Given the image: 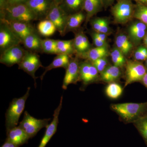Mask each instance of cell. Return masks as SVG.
<instances>
[{
    "label": "cell",
    "mask_w": 147,
    "mask_h": 147,
    "mask_svg": "<svg viewBox=\"0 0 147 147\" xmlns=\"http://www.w3.org/2000/svg\"><path fill=\"white\" fill-rule=\"evenodd\" d=\"M68 16L60 6L54 2L46 19L51 21L61 36H64L66 34Z\"/></svg>",
    "instance_id": "ba28073f"
},
{
    "label": "cell",
    "mask_w": 147,
    "mask_h": 147,
    "mask_svg": "<svg viewBox=\"0 0 147 147\" xmlns=\"http://www.w3.org/2000/svg\"><path fill=\"white\" fill-rule=\"evenodd\" d=\"M1 147H18L16 145L13 144L12 142L6 139L5 142Z\"/></svg>",
    "instance_id": "60d3db41"
},
{
    "label": "cell",
    "mask_w": 147,
    "mask_h": 147,
    "mask_svg": "<svg viewBox=\"0 0 147 147\" xmlns=\"http://www.w3.org/2000/svg\"><path fill=\"white\" fill-rule=\"evenodd\" d=\"M142 81L144 85L147 88V72L145 74L144 77H143Z\"/></svg>",
    "instance_id": "b9f144b4"
},
{
    "label": "cell",
    "mask_w": 147,
    "mask_h": 147,
    "mask_svg": "<svg viewBox=\"0 0 147 147\" xmlns=\"http://www.w3.org/2000/svg\"><path fill=\"white\" fill-rule=\"evenodd\" d=\"M90 34L95 47H107V42H104L99 39L94 34L93 32L90 33Z\"/></svg>",
    "instance_id": "8d00e7d4"
},
{
    "label": "cell",
    "mask_w": 147,
    "mask_h": 147,
    "mask_svg": "<svg viewBox=\"0 0 147 147\" xmlns=\"http://www.w3.org/2000/svg\"><path fill=\"white\" fill-rule=\"evenodd\" d=\"M6 140L12 142L18 147L27 144L30 137L25 131L18 125L6 131Z\"/></svg>",
    "instance_id": "ac0fdd59"
},
{
    "label": "cell",
    "mask_w": 147,
    "mask_h": 147,
    "mask_svg": "<svg viewBox=\"0 0 147 147\" xmlns=\"http://www.w3.org/2000/svg\"><path fill=\"white\" fill-rule=\"evenodd\" d=\"M134 18L147 26V5L137 3L135 6Z\"/></svg>",
    "instance_id": "1f68e13d"
},
{
    "label": "cell",
    "mask_w": 147,
    "mask_h": 147,
    "mask_svg": "<svg viewBox=\"0 0 147 147\" xmlns=\"http://www.w3.org/2000/svg\"><path fill=\"white\" fill-rule=\"evenodd\" d=\"M84 0H62L60 7L68 15L83 10Z\"/></svg>",
    "instance_id": "cb8c5ba5"
},
{
    "label": "cell",
    "mask_w": 147,
    "mask_h": 147,
    "mask_svg": "<svg viewBox=\"0 0 147 147\" xmlns=\"http://www.w3.org/2000/svg\"><path fill=\"white\" fill-rule=\"evenodd\" d=\"M144 43L145 45H146V46L147 47V33L146 34V36H145L144 38Z\"/></svg>",
    "instance_id": "ee69618b"
},
{
    "label": "cell",
    "mask_w": 147,
    "mask_h": 147,
    "mask_svg": "<svg viewBox=\"0 0 147 147\" xmlns=\"http://www.w3.org/2000/svg\"><path fill=\"white\" fill-rule=\"evenodd\" d=\"M103 7L102 0H84L83 10L85 11L86 16V24H87L93 16L101 11Z\"/></svg>",
    "instance_id": "d6986e66"
},
{
    "label": "cell",
    "mask_w": 147,
    "mask_h": 147,
    "mask_svg": "<svg viewBox=\"0 0 147 147\" xmlns=\"http://www.w3.org/2000/svg\"><path fill=\"white\" fill-rule=\"evenodd\" d=\"M147 72L146 69L141 63L128 61L126 63L125 87L134 82L142 81Z\"/></svg>",
    "instance_id": "30bf717a"
},
{
    "label": "cell",
    "mask_w": 147,
    "mask_h": 147,
    "mask_svg": "<svg viewBox=\"0 0 147 147\" xmlns=\"http://www.w3.org/2000/svg\"><path fill=\"white\" fill-rule=\"evenodd\" d=\"M110 55L114 65L119 68L123 67L126 63L125 56L117 47L113 49Z\"/></svg>",
    "instance_id": "836d02e7"
},
{
    "label": "cell",
    "mask_w": 147,
    "mask_h": 147,
    "mask_svg": "<svg viewBox=\"0 0 147 147\" xmlns=\"http://www.w3.org/2000/svg\"><path fill=\"white\" fill-rule=\"evenodd\" d=\"M18 65L19 69H22L33 79L34 86L36 88V79L38 77L36 76V72L40 67H44L38 53L27 50L26 55Z\"/></svg>",
    "instance_id": "52a82bcc"
},
{
    "label": "cell",
    "mask_w": 147,
    "mask_h": 147,
    "mask_svg": "<svg viewBox=\"0 0 147 147\" xmlns=\"http://www.w3.org/2000/svg\"><path fill=\"white\" fill-rule=\"evenodd\" d=\"M115 43L116 47L123 54L127 56L131 52L133 44L126 35L121 34L116 38Z\"/></svg>",
    "instance_id": "d4e9b609"
},
{
    "label": "cell",
    "mask_w": 147,
    "mask_h": 147,
    "mask_svg": "<svg viewBox=\"0 0 147 147\" xmlns=\"http://www.w3.org/2000/svg\"><path fill=\"white\" fill-rule=\"evenodd\" d=\"M134 123L147 146V115L142 116Z\"/></svg>",
    "instance_id": "d6a6232c"
},
{
    "label": "cell",
    "mask_w": 147,
    "mask_h": 147,
    "mask_svg": "<svg viewBox=\"0 0 147 147\" xmlns=\"http://www.w3.org/2000/svg\"><path fill=\"white\" fill-rule=\"evenodd\" d=\"M57 40L46 38L41 40L42 53L51 55H57Z\"/></svg>",
    "instance_id": "4dcf8cb0"
},
{
    "label": "cell",
    "mask_w": 147,
    "mask_h": 147,
    "mask_svg": "<svg viewBox=\"0 0 147 147\" xmlns=\"http://www.w3.org/2000/svg\"><path fill=\"white\" fill-rule=\"evenodd\" d=\"M53 1H54V2H55V4L58 5H59L61 3L62 0H53Z\"/></svg>",
    "instance_id": "f6af8a7d"
},
{
    "label": "cell",
    "mask_w": 147,
    "mask_h": 147,
    "mask_svg": "<svg viewBox=\"0 0 147 147\" xmlns=\"http://www.w3.org/2000/svg\"><path fill=\"white\" fill-rule=\"evenodd\" d=\"M128 37L133 45H139L147 33V26L140 21H135L128 27Z\"/></svg>",
    "instance_id": "9a60e30c"
},
{
    "label": "cell",
    "mask_w": 147,
    "mask_h": 147,
    "mask_svg": "<svg viewBox=\"0 0 147 147\" xmlns=\"http://www.w3.org/2000/svg\"><path fill=\"white\" fill-rule=\"evenodd\" d=\"M37 30L40 35L45 37L51 36L57 31L54 24L47 19L40 21L37 26Z\"/></svg>",
    "instance_id": "83f0119b"
},
{
    "label": "cell",
    "mask_w": 147,
    "mask_h": 147,
    "mask_svg": "<svg viewBox=\"0 0 147 147\" xmlns=\"http://www.w3.org/2000/svg\"><path fill=\"white\" fill-rule=\"evenodd\" d=\"M27 51L21 44L10 47L1 54L0 63L9 67L14 65H18L23 60Z\"/></svg>",
    "instance_id": "9c48e42d"
},
{
    "label": "cell",
    "mask_w": 147,
    "mask_h": 147,
    "mask_svg": "<svg viewBox=\"0 0 147 147\" xmlns=\"http://www.w3.org/2000/svg\"><path fill=\"white\" fill-rule=\"evenodd\" d=\"M30 88L29 87L26 94L22 97L14 98L9 104L5 114V125L6 131L17 126L19 119L24 112L27 99L30 95Z\"/></svg>",
    "instance_id": "3957f363"
},
{
    "label": "cell",
    "mask_w": 147,
    "mask_h": 147,
    "mask_svg": "<svg viewBox=\"0 0 147 147\" xmlns=\"http://www.w3.org/2000/svg\"><path fill=\"white\" fill-rule=\"evenodd\" d=\"M1 20H3L8 24L22 41L29 35L38 32L37 29L32 26L31 22L7 21L3 19Z\"/></svg>",
    "instance_id": "e0dca14e"
},
{
    "label": "cell",
    "mask_w": 147,
    "mask_h": 147,
    "mask_svg": "<svg viewBox=\"0 0 147 147\" xmlns=\"http://www.w3.org/2000/svg\"><path fill=\"white\" fill-rule=\"evenodd\" d=\"M91 62L100 73L104 71L108 66V61L107 58H101Z\"/></svg>",
    "instance_id": "e575fe53"
},
{
    "label": "cell",
    "mask_w": 147,
    "mask_h": 147,
    "mask_svg": "<svg viewBox=\"0 0 147 147\" xmlns=\"http://www.w3.org/2000/svg\"><path fill=\"white\" fill-rule=\"evenodd\" d=\"M123 89L119 84L115 82L109 83L105 88V92L109 98L116 99L122 94Z\"/></svg>",
    "instance_id": "f546056e"
},
{
    "label": "cell",
    "mask_w": 147,
    "mask_h": 147,
    "mask_svg": "<svg viewBox=\"0 0 147 147\" xmlns=\"http://www.w3.org/2000/svg\"><path fill=\"white\" fill-rule=\"evenodd\" d=\"M131 1H134L137 3L147 5V0H131Z\"/></svg>",
    "instance_id": "7bdbcfd3"
},
{
    "label": "cell",
    "mask_w": 147,
    "mask_h": 147,
    "mask_svg": "<svg viewBox=\"0 0 147 147\" xmlns=\"http://www.w3.org/2000/svg\"><path fill=\"white\" fill-rule=\"evenodd\" d=\"M108 55L109 51L107 47H95L91 48L79 58L92 62L101 58H107Z\"/></svg>",
    "instance_id": "603a6c76"
},
{
    "label": "cell",
    "mask_w": 147,
    "mask_h": 147,
    "mask_svg": "<svg viewBox=\"0 0 147 147\" xmlns=\"http://www.w3.org/2000/svg\"><path fill=\"white\" fill-rule=\"evenodd\" d=\"M111 8V12L116 23L125 24L134 18L135 5L131 0H117Z\"/></svg>",
    "instance_id": "277c9868"
},
{
    "label": "cell",
    "mask_w": 147,
    "mask_h": 147,
    "mask_svg": "<svg viewBox=\"0 0 147 147\" xmlns=\"http://www.w3.org/2000/svg\"><path fill=\"white\" fill-rule=\"evenodd\" d=\"M57 46L59 54H65L71 57L74 55H76L74 45L73 39L69 40H57Z\"/></svg>",
    "instance_id": "f1b7e54d"
},
{
    "label": "cell",
    "mask_w": 147,
    "mask_h": 147,
    "mask_svg": "<svg viewBox=\"0 0 147 147\" xmlns=\"http://www.w3.org/2000/svg\"><path fill=\"white\" fill-rule=\"evenodd\" d=\"M115 1L116 0H102L104 8H108V7L112 5Z\"/></svg>",
    "instance_id": "ab89813d"
},
{
    "label": "cell",
    "mask_w": 147,
    "mask_h": 147,
    "mask_svg": "<svg viewBox=\"0 0 147 147\" xmlns=\"http://www.w3.org/2000/svg\"><path fill=\"white\" fill-rule=\"evenodd\" d=\"M110 108L123 120L126 122L134 123L142 116L147 108V103H117L112 104Z\"/></svg>",
    "instance_id": "6da1fadb"
},
{
    "label": "cell",
    "mask_w": 147,
    "mask_h": 147,
    "mask_svg": "<svg viewBox=\"0 0 147 147\" xmlns=\"http://www.w3.org/2000/svg\"><path fill=\"white\" fill-rule=\"evenodd\" d=\"M63 99V96H62L59 106L54 111L53 121L45 127L46 130L45 134L38 147H45L50 139L57 132L59 122V115L62 107Z\"/></svg>",
    "instance_id": "5bb4252c"
},
{
    "label": "cell",
    "mask_w": 147,
    "mask_h": 147,
    "mask_svg": "<svg viewBox=\"0 0 147 147\" xmlns=\"http://www.w3.org/2000/svg\"><path fill=\"white\" fill-rule=\"evenodd\" d=\"M53 0H28L26 4L34 14L36 20L46 19L52 7Z\"/></svg>",
    "instance_id": "8fae6325"
},
{
    "label": "cell",
    "mask_w": 147,
    "mask_h": 147,
    "mask_svg": "<svg viewBox=\"0 0 147 147\" xmlns=\"http://www.w3.org/2000/svg\"><path fill=\"white\" fill-rule=\"evenodd\" d=\"M90 24L94 31L106 35L110 33L109 21L106 18L97 17L90 20Z\"/></svg>",
    "instance_id": "484cf974"
},
{
    "label": "cell",
    "mask_w": 147,
    "mask_h": 147,
    "mask_svg": "<svg viewBox=\"0 0 147 147\" xmlns=\"http://www.w3.org/2000/svg\"><path fill=\"white\" fill-rule=\"evenodd\" d=\"M22 40L3 20L0 19V53L10 47L20 45Z\"/></svg>",
    "instance_id": "8992f818"
},
{
    "label": "cell",
    "mask_w": 147,
    "mask_h": 147,
    "mask_svg": "<svg viewBox=\"0 0 147 147\" xmlns=\"http://www.w3.org/2000/svg\"><path fill=\"white\" fill-rule=\"evenodd\" d=\"M39 33L37 32L29 35L22 41L24 48L28 51L36 53H42L41 40Z\"/></svg>",
    "instance_id": "ffe728a7"
},
{
    "label": "cell",
    "mask_w": 147,
    "mask_h": 147,
    "mask_svg": "<svg viewBox=\"0 0 147 147\" xmlns=\"http://www.w3.org/2000/svg\"><path fill=\"white\" fill-rule=\"evenodd\" d=\"M80 79L84 86H87L97 80L98 72L96 68L90 61L86 60L79 63Z\"/></svg>",
    "instance_id": "4fadbf2b"
},
{
    "label": "cell",
    "mask_w": 147,
    "mask_h": 147,
    "mask_svg": "<svg viewBox=\"0 0 147 147\" xmlns=\"http://www.w3.org/2000/svg\"><path fill=\"white\" fill-rule=\"evenodd\" d=\"M86 13L84 10L68 15L66 34L69 32H74L80 29L82 23L86 21Z\"/></svg>",
    "instance_id": "44dd1931"
},
{
    "label": "cell",
    "mask_w": 147,
    "mask_h": 147,
    "mask_svg": "<svg viewBox=\"0 0 147 147\" xmlns=\"http://www.w3.org/2000/svg\"><path fill=\"white\" fill-rule=\"evenodd\" d=\"M74 32L75 33L73 39L74 45L76 55L79 58L91 48V45L82 29L80 28Z\"/></svg>",
    "instance_id": "2e32d148"
},
{
    "label": "cell",
    "mask_w": 147,
    "mask_h": 147,
    "mask_svg": "<svg viewBox=\"0 0 147 147\" xmlns=\"http://www.w3.org/2000/svg\"><path fill=\"white\" fill-rule=\"evenodd\" d=\"M94 34L98 38L101 40L102 41L104 42H107V35L101 33H98L94 31Z\"/></svg>",
    "instance_id": "f35d334b"
},
{
    "label": "cell",
    "mask_w": 147,
    "mask_h": 147,
    "mask_svg": "<svg viewBox=\"0 0 147 147\" xmlns=\"http://www.w3.org/2000/svg\"><path fill=\"white\" fill-rule=\"evenodd\" d=\"M134 57L136 60L144 61L147 59V47H140L135 51Z\"/></svg>",
    "instance_id": "d590c367"
},
{
    "label": "cell",
    "mask_w": 147,
    "mask_h": 147,
    "mask_svg": "<svg viewBox=\"0 0 147 147\" xmlns=\"http://www.w3.org/2000/svg\"><path fill=\"white\" fill-rule=\"evenodd\" d=\"M79 58L76 56L75 57H70L68 67L66 69L65 75L64 77L62 84V89H67L69 85L71 84H76L79 81Z\"/></svg>",
    "instance_id": "7c38bea8"
},
{
    "label": "cell",
    "mask_w": 147,
    "mask_h": 147,
    "mask_svg": "<svg viewBox=\"0 0 147 147\" xmlns=\"http://www.w3.org/2000/svg\"><path fill=\"white\" fill-rule=\"evenodd\" d=\"M51 120L50 118L42 119L36 118L25 111L23 120L19 123V126L24 129L31 139L35 136L40 129L46 127Z\"/></svg>",
    "instance_id": "5b68a950"
},
{
    "label": "cell",
    "mask_w": 147,
    "mask_h": 147,
    "mask_svg": "<svg viewBox=\"0 0 147 147\" xmlns=\"http://www.w3.org/2000/svg\"><path fill=\"white\" fill-rule=\"evenodd\" d=\"M146 65L147 66V59L146 60Z\"/></svg>",
    "instance_id": "bcb514c9"
},
{
    "label": "cell",
    "mask_w": 147,
    "mask_h": 147,
    "mask_svg": "<svg viewBox=\"0 0 147 147\" xmlns=\"http://www.w3.org/2000/svg\"><path fill=\"white\" fill-rule=\"evenodd\" d=\"M0 19L7 21L32 22L37 21L34 14L26 4L9 5L0 10Z\"/></svg>",
    "instance_id": "7a4b0ae2"
},
{
    "label": "cell",
    "mask_w": 147,
    "mask_h": 147,
    "mask_svg": "<svg viewBox=\"0 0 147 147\" xmlns=\"http://www.w3.org/2000/svg\"><path fill=\"white\" fill-rule=\"evenodd\" d=\"M101 74V79L103 82L110 83L114 82L119 79L121 76L120 68L116 66H108Z\"/></svg>",
    "instance_id": "4316f807"
},
{
    "label": "cell",
    "mask_w": 147,
    "mask_h": 147,
    "mask_svg": "<svg viewBox=\"0 0 147 147\" xmlns=\"http://www.w3.org/2000/svg\"><path fill=\"white\" fill-rule=\"evenodd\" d=\"M71 57L65 54H59L54 58L53 61L49 65L44 67L45 71L40 76V79L42 80L47 72L54 69L62 67L66 69L68 67Z\"/></svg>",
    "instance_id": "7402d4cb"
},
{
    "label": "cell",
    "mask_w": 147,
    "mask_h": 147,
    "mask_svg": "<svg viewBox=\"0 0 147 147\" xmlns=\"http://www.w3.org/2000/svg\"><path fill=\"white\" fill-rule=\"evenodd\" d=\"M28 0H7L9 5L26 4Z\"/></svg>",
    "instance_id": "74e56055"
}]
</instances>
